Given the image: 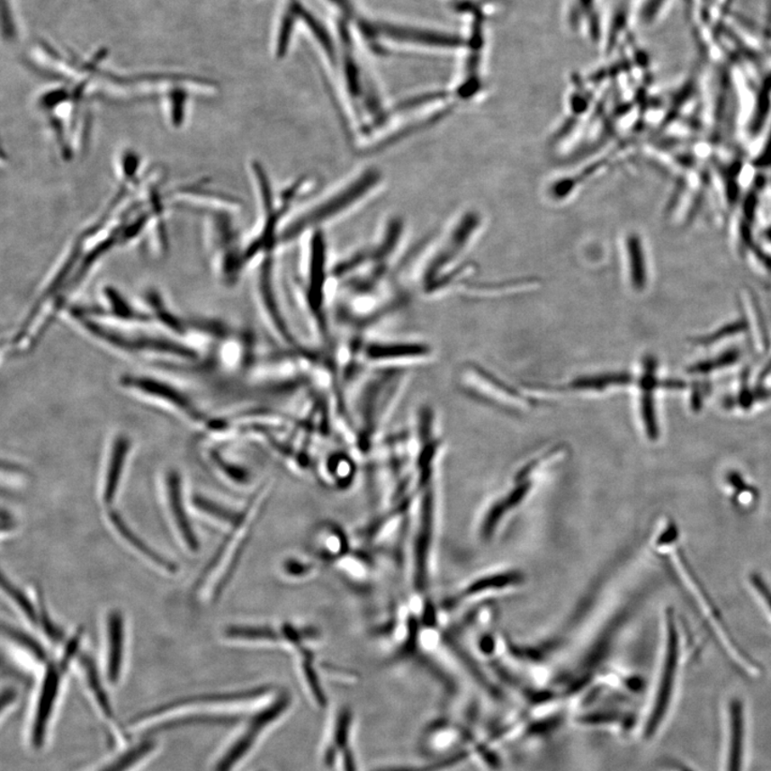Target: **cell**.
<instances>
[{
  "mask_svg": "<svg viewBox=\"0 0 771 771\" xmlns=\"http://www.w3.org/2000/svg\"><path fill=\"white\" fill-rule=\"evenodd\" d=\"M66 314L90 340L121 357L177 364L196 363L201 358L200 348L193 343L161 330H150L153 326L111 323L81 307H70Z\"/></svg>",
  "mask_w": 771,
  "mask_h": 771,
  "instance_id": "cell-1",
  "label": "cell"
},
{
  "mask_svg": "<svg viewBox=\"0 0 771 771\" xmlns=\"http://www.w3.org/2000/svg\"><path fill=\"white\" fill-rule=\"evenodd\" d=\"M385 185L384 174L375 166L357 168L334 187L300 206L287 221L280 247L300 240L303 236L343 220L379 195Z\"/></svg>",
  "mask_w": 771,
  "mask_h": 771,
  "instance_id": "cell-2",
  "label": "cell"
},
{
  "mask_svg": "<svg viewBox=\"0 0 771 771\" xmlns=\"http://www.w3.org/2000/svg\"><path fill=\"white\" fill-rule=\"evenodd\" d=\"M118 386L127 395L139 401L200 429H202L211 418L189 391L166 377L127 372L120 376Z\"/></svg>",
  "mask_w": 771,
  "mask_h": 771,
  "instance_id": "cell-3",
  "label": "cell"
},
{
  "mask_svg": "<svg viewBox=\"0 0 771 771\" xmlns=\"http://www.w3.org/2000/svg\"><path fill=\"white\" fill-rule=\"evenodd\" d=\"M292 705L291 696L280 690L273 699L247 716L233 740L216 759L213 771H235L256 749L264 735L282 720Z\"/></svg>",
  "mask_w": 771,
  "mask_h": 771,
  "instance_id": "cell-4",
  "label": "cell"
},
{
  "mask_svg": "<svg viewBox=\"0 0 771 771\" xmlns=\"http://www.w3.org/2000/svg\"><path fill=\"white\" fill-rule=\"evenodd\" d=\"M672 560L674 570L678 574L679 581L682 582L680 584L683 585V587L688 593L689 598L697 607L696 610L705 618V623L708 624L707 627L711 629L714 639L719 641V644L722 643V649L725 654L731 658V661L737 667L741 668L747 673L756 672L758 669L756 663H753L750 658L745 655V652L740 649V646L731 638L727 624L722 621L717 607L709 599L699 579L694 576V571H692L688 562L685 560L682 551L679 550L674 551Z\"/></svg>",
  "mask_w": 771,
  "mask_h": 771,
  "instance_id": "cell-5",
  "label": "cell"
},
{
  "mask_svg": "<svg viewBox=\"0 0 771 771\" xmlns=\"http://www.w3.org/2000/svg\"><path fill=\"white\" fill-rule=\"evenodd\" d=\"M677 626L678 623L677 624V619H675L673 613H668L666 652H664L654 704H652L649 719L645 724L646 739H651L659 730L673 699L680 659V633Z\"/></svg>",
  "mask_w": 771,
  "mask_h": 771,
  "instance_id": "cell-6",
  "label": "cell"
},
{
  "mask_svg": "<svg viewBox=\"0 0 771 771\" xmlns=\"http://www.w3.org/2000/svg\"><path fill=\"white\" fill-rule=\"evenodd\" d=\"M134 447L133 438L125 431L112 433L105 443L103 462V499L106 506L115 502L134 453Z\"/></svg>",
  "mask_w": 771,
  "mask_h": 771,
  "instance_id": "cell-7",
  "label": "cell"
},
{
  "mask_svg": "<svg viewBox=\"0 0 771 771\" xmlns=\"http://www.w3.org/2000/svg\"><path fill=\"white\" fill-rule=\"evenodd\" d=\"M65 668L64 664L58 666V664L50 663L44 674L31 728V741L36 749L41 748L47 740L49 725L58 699Z\"/></svg>",
  "mask_w": 771,
  "mask_h": 771,
  "instance_id": "cell-8",
  "label": "cell"
},
{
  "mask_svg": "<svg viewBox=\"0 0 771 771\" xmlns=\"http://www.w3.org/2000/svg\"><path fill=\"white\" fill-rule=\"evenodd\" d=\"M165 488L168 509H170L180 536L191 551H198L200 549L199 538L196 537L187 509H185L182 472L177 469H168L165 475Z\"/></svg>",
  "mask_w": 771,
  "mask_h": 771,
  "instance_id": "cell-9",
  "label": "cell"
},
{
  "mask_svg": "<svg viewBox=\"0 0 771 771\" xmlns=\"http://www.w3.org/2000/svg\"><path fill=\"white\" fill-rule=\"evenodd\" d=\"M354 722L353 712L345 706L337 708L331 717L320 754L325 768H334L339 754L353 745Z\"/></svg>",
  "mask_w": 771,
  "mask_h": 771,
  "instance_id": "cell-10",
  "label": "cell"
},
{
  "mask_svg": "<svg viewBox=\"0 0 771 771\" xmlns=\"http://www.w3.org/2000/svg\"><path fill=\"white\" fill-rule=\"evenodd\" d=\"M144 300L146 312L149 314L157 329L190 342L188 318L178 314L161 292L156 290L148 291Z\"/></svg>",
  "mask_w": 771,
  "mask_h": 771,
  "instance_id": "cell-11",
  "label": "cell"
},
{
  "mask_svg": "<svg viewBox=\"0 0 771 771\" xmlns=\"http://www.w3.org/2000/svg\"><path fill=\"white\" fill-rule=\"evenodd\" d=\"M377 28L381 35L399 42H409L432 48H455L458 45L457 38L438 31L388 24V22H381L377 25Z\"/></svg>",
  "mask_w": 771,
  "mask_h": 771,
  "instance_id": "cell-12",
  "label": "cell"
},
{
  "mask_svg": "<svg viewBox=\"0 0 771 771\" xmlns=\"http://www.w3.org/2000/svg\"><path fill=\"white\" fill-rule=\"evenodd\" d=\"M295 661L298 677H300L309 702L318 709H325L328 704L327 695H326L323 685L320 683L318 668L314 662L312 650L297 651Z\"/></svg>",
  "mask_w": 771,
  "mask_h": 771,
  "instance_id": "cell-13",
  "label": "cell"
},
{
  "mask_svg": "<svg viewBox=\"0 0 771 771\" xmlns=\"http://www.w3.org/2000/svg\"><path fill=\"white\" fill-rule=\"evenodd\" d=\"M125 657V619L120 611H112L108 617V663L106 672L111 683L121 678Z\"/></svg>",
  "mask_w": 771,
  "mask_h": 771,
  "instance_id": "cell-14",
  "label": "cell"
},
{
  "mask_svg": "<svg viewBox=\"0 0 771 771\" xmlns=\"http://www.w3.org/2000/svg\"><path fill=\"white\" fill-rule=\"evenodd\" d=\"M745 720L744 707L739 699L731 702L730 705V736L728 752V770H744L745 751Z\"/></svg>",
  "mask_w": 771,
  "mask_h": 771,
  "instance_id": "cell-15",
  "label": "cell"
},
{
  "mask_svg": "<svg viewBox=\"0 0 771 771\" xmlns=\"http://www.w3.org/2000/svg\"><path fill=\"white\" fill-rule=\"evenodd\" d=\"M318 559L335 562L346 554L348 542L345 533L335 525H322L313 534Z\"/></svg>",
  "mask_w": 771,
  "mask_h": 771,
  "instance_id": "cell-16",
  "label": "cell"
},
{
  "mask_svg": "<svg viewBox=\"0 0 771 771\" xmlns=\"http://www.w3.org/2000/svg\"><path fill=\"white\" fill-rule=\"evenodd\" d=\"M109 519L117 533H120L121 536L126 540V542L130 544L134 550H137L139 554L145 556V559L154 562V564L162 568V569L170 572L176 571V565L174 564L173 561L166 559L165 556L157 553V551L151 548L150 545L143 542V539L139 537L138 534L127 525L126 521L122 519L120 514H117L114 510H111L109 512Z\"/></svg>",
  "mask_w": 771,
  "mask_h": 771,
  "instance_id": "cell-17",
  "label": "cell"
},
{
  "mask_svg": "<svg viewBox=\"0 0 771 771\" xmlns=\"http://www.w3.org/2000/svg\"><path fill=\"white\" fill-rule=\"evenodd\" d=\"M157 748L155 740H144L128 748L95 771H132L148 759Z\"/></svg>",
  "mask_w": 771,
  "mask_h": 771,
  "instance_id": "cell-18",
  "label": "cell"
},
{
  "mask_svg": "<svg viewBox=\"0 0 771 771\" xmlns=\"http://www.w3.org/2000/svg\"><path fill=\"white\" fill-rule=\"evenodd\" d=\"M81 664L84 674H85L89 690L92 692L95 702H97V705L101 713H103V716L106 719L112 722V719H114V712H112L108 694H106L103 680H101L98 668L95 667L93 658L88 656L82 657Z\"/></svg>",
  "mask_w": 771,
  "mask_h": 771,
  "instance_id": "cell-19",
  "label": "cell"
},
{
  "mask_svg": "<svg viewBox=\"0 0 771 771\" xmlns=\"http://www.w3.org/2000/svg\"><path fill=\"white\" fill-rule=\"evenodd\" d=\"M291 7L295 11L298 20H301L311 31L313 36L318 39L320 48L325 50L331 63H336V49L334 42L330 37V33L315 16L306 10L305 7L297 0H291Z\"/></svg>",
  "mask_w": 771,
  "mask_h": 771,
  "instance_id": "cell-20",
  "label": "cell"
},
{
  "mask_svg": "<svg viewBox=\"0 0 771 771\" xmlns=\"http://www.w3.org/2000/svg\"><path fill=\"white\" fill-rule=\"evenodd\" d=\"M334 564L336 565V569L343 577L357 584L369 581L371 576H372V564H371L368 559H365V556L360 554H345L339 560H336Z\"/></svg>",
  "mask_w": 771,
  "mask_h": 771,
  "instance_id": "cell-21",
  "label": "cell"
},
{
  "mask_svg": "<svg viewBox=\"0 0 771 771\" xmlns=\"http://www.w3.org/2000/svg\"><path fill=\"white\" fill-rule=\"evenodd\" d=\"M193 505L195 508L204 512V514L213 517V519L224 522L225 524L233 527L238 525L241 516L244 515V512H238L225 507V506L215 502V500L202 497V495H194Z\"/></svg>",
  "mask_w": 771,
  "mask_h": 771,
  "instance_id": "cell-22",
  "label": "cell"
},
{
  "mask_svg": "<svg viewBox=\"0 0 771 771\" xmlns=\"http://www.w3.org/2000/svg\"><path fill=\"white\" fill-rule=\"evenodd\" d=\"M646 374L643 381L644 397H643V417L645 421L646 430L650 438H656L658 429L655 417L654 402H652L651 391L655 386V364L652 359H650L649 365L646 367Z\"/></svg>",
  "mask_w": 771,
  "mask_h": 771,
  "instance_id": "cell-23",
  "label": "cell"
},
{
  "mask_svg": "<svg viewBox=\"0 0 771 771\" xmlns=\"http://www.w3.org/2000/svg\"><path fill=\"white\" fill-rule=\"evenodd\" d=\"M281 577L289 581H303L309 579L318 572V566L314 562L306 560L302 557L291 556L281 561L279 568Z\"/></svg>",
  "mask_w": 771,
  "mask_h": 771,
  "instance_id": "cell-24",
  "label": "cell"
},
{
  "mask_svg": "<svg viewBox=\"0 0 771 771\" xmlns=\"http://www.w3.org/2000/svg\"><path fill=\"white\" fill-rule=\"evenodd\" d=\"M4 632L8 635V638L14 641L15 643L19 644L22 649H25L31 655L35 657L38 661L43 662L47 660L48 655L44 647L39 643L35 638H32L31 635L25 633L24 632H21V630L13 628V626H8V624H4Z\"/></svg>",
  "mask_w": 771,
  "mask_h": 771,
  "instance_id": "cell-25",
  "label": "cell"
},
{
  "mask_svg": "<svg viewBox=\"0 0 771 771\" xmlns=\"http://www.w3.org/2000/svg\"><path fill=\"white\" fill-rule=\"evenodd\" d=\"M3 588L10 596V598L14 601V604L20 607V610L28 618V621L32 623H39V612H37L31 599L28 598L22 589L16 587L13 582L5 578L4 576L3 577Z\"/></svg>",
  "mask_w": 771,
  "mask_h": 771,
  "instance_id": "cell-26",
  "label": "cell"
},
{
  "mask_svg": "<svg viewBox=\"0 0 771 771\" xmlns=\"http://www.w3.org/2000/svg\"><path fill=\"white\" fill-rule=\"evenodd\" d=\"M298 20V16L295 13V11L291 9V5L287 13L284 14L282 21H281L278 40H277V56L278 58H284V56L289 52L291 39L292 36V32H294V28L296 25V21Z\"/></svg>",
  "mask_w": 771,
  "mask_h": 771,
  "instance_id": "cell-27",
  "label": "cell"
},
{
  "mask_svg": "<svg viewBox=\"0 0 771 771\" xmlns=\"http://www.w3.org/2000/svg\"><path fill=\"white\" fill-rule=\"evenodd\" d=\"M630 382V377L627 375H605L594 377V379H583L578 380L573 382V388H577V390H601L604 388L614 386V385H624Z\"/></svg>",
  "mask_w": 771,
  "mask_h": 771,
  "instance_id": "cell-28",
  "label": "cell"
},
{
  "mask_svg": "<svg viewBox=\"0 0 771 771\" xmlns=\"http://www.w3.org/2000/svg\"><path fill=\"white\" fill-rule=\"evenodd\" d=\"M750 583L759 599L764 602L765 606L767 607V611L771 614V588L767 581H765L764 578L759 576L758 573H752L750 577Z\"/></svg>",
  "mask_w": 771,
  "mask_h": 771,
  "instance_id": "cell-29",
  "label": "cell"
},
{
  "mask_svg": "<svg viewBox=\"0 0 771 771\" xmlns=\"http://www.w3.org/2000/svg\"><path fill=\"white\" fill-rule=\"evenodd\" d=\"M39 621H41L43 624V630L45 634L49 640L54 641H58L61 639V632L58 626L54 623L52 619L49 617V613L47 611V607L44 605V602L40 601V611H39Z\"/></svg>",
  "mask_w": 771,
  "mask_h": 771,
  "instance_id": "cell-30",
  "label": "cell"
},
{
  "mask_svg": "<svg viewBox=\"0 0 771 771\" xmlns=\"http://www.w3.org/2000/svg\"><path fill=\"white\" fill-rule=\"evenodd\" d=\"M736 358H737V353L736 352L729 353L727 354H724V356L722 359H719V362H716V363L713 362L711 363H706L704 364L702 363L700 365H697V367L695 368V372H706V371L712 370V368L713 367L714 364H717V365L730 364L731 363H733Z\"/></svg>",
  "mask_w": 771,
  "mask_h": 771,
  "instance_id": "cell-31",
  "label": "cell"
},
{
  "mask_svg": "<svg viewBox=\"0 0 771 771\" xmlns=\"http://www.w3.org/2000/svg\"><path fill=\"white\" fill-rule=\"evenodd\" d=\"M329 2L334 4L336 7L341 11L342 14L345 16V19L353 18L354 9L351 0H329Z\"/></svg>",
  "mask_w": 771,
  "mask_h": 771,
  "instance_id": "cell-32",
  "label": "cell"
},
{
  "mask_svg": "<svg viewBox=\"0 0 771 771\" xmlns=\"http://www.w3.org/2000/svg\"><path fill=\"white\" fill-rule=\"evenodd\" d=\"M2 523L3 532L10 531V529H13L15 526V522L13 520V515L8 514V512L4 509L3 510Z\"/></svg>",
  "mask_w": 771,
  "mask_h": 771,
  "instance_id": "cell-33",
  "label": "cell"
},
{
  "mask_svg": "<svg viewBox=\"0 0 771 771\" xmlns=\"http://www.w3.org/2000/svg\"><path fill=\"white\" fill-rule=\"evenodd\" d=\"M771 160V137L767 143V148L764 151V162H769Z\"/></svg>",
  "mask_w": 771,
  "mask_h": 771,
  "instance_id": "cell-34",
  "label": "cell"
},
{
  "mask_svg": "<svg viewBox=\"0 0 771 771\" xmlns=\"http://www.w3.org/2000/svg\"><path fill=\"white\" fill-rule=\"evenodd\" d=\"M770 372H771V363H770V364L767 365V370H765L764 376H767Z\"/></svg>",
  "mask_w": 771,
  "mask_h": 771,
  "instance_id": "cell-35",
  "label": "cell"
},
{
  "mask_svg": "<svg viewBox=\"0 0 771 771\" xmlns=\"http://www.w3.org/2000/svg\"><path fill=\"white\" fill-rule=\"evenodd\" d=\"M257 771H264V770H257Z\"/></svg>",
  "mask_w": 771,
  "mask_h": 771,
  "instance_id": "cell-36",
  "label": "cell"
}]
</instances>
